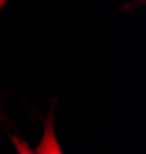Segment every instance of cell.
Wrapping results in <instances>:
<instances>
[{"label":"cell","instance_id":"cell-1","mask_svg":"<svg viewBox=\"0 0 146 154\" xmlns=\"http://www.w3.org/2000/svg\"><path fill=\"white\" fill-rule=\"evenodd\" d=\"M34 154H63L60 143L57 140L56 131H54V119L52 114L48 116V119L45 120V130H43V136L38 146L34 149Z\"/></svg>","mask_w":146,"mask_h":154},{"label":"cell","instance_id":"cell-2","mask_svg":"<svg viewBox=\"0 0 146 154\" xmlns=\"http://www.w3.org/2000/svg\"><path fill=\"white\" fill-rule=\"evenodd\" d=\"M0 103H2V100H0ZM5 117H3V112H2V108H0V122H2Z\"/></svg>","mask_w":146,"mask_h":154},{"label":"cell","instance_id":"cell-3","mask_svg":"<svg viewBox=\"0 0 146 154\" xmlns=\"http://www.w3.org/2000/svg\"><path fill=\"white\" fill-rule=\"evenodd\" d=\"M5 5H6V2H3V0H0V9H2Z\"/></svg>","mask_w":146,"mask_h":154}]
</instances>
